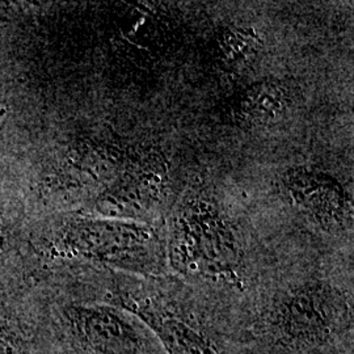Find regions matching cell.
<instances>
[{
	"label": "cell",
	"mask_w": 354,
	"mask_h": 354,
	"mask_svg": "<svg viewBox=\"0 0 354 354\" xmlns=\"http://www.w3.org/2000/svg\"><path fill=\"white\" fill-rule=\"evenodd\" d=\"M256 329L276 353H324L352 332V301L323 279L291 283L261 308Z\"/></svg>",
	"instance_id": "6da1fadb"
},
{
	"label": "cell",
	"mask_w": 354,
	"mask_h": 354,
	"mask_svg": "<svg viewBox=\"0 0 354 354\" xmlns=\"http://www.w3.org/2000/svg\"><path fill=\"white\" fill-rule=\"evenodd\" d=\"M136 311L165 354H231L213 327L176 301L147 294Z\"/></svg>",
	"instance_id": "3957f363"
},
{
	"label": "cell",
	"mask_w": 354,
	"mask_h": 354,
	"mask_svg": "<svg viewBox=\"0 0 354 354\" xmlns=\"http://www.w3.org/2000/svg\"><path fill=\"white\" fill-rule=\"evenodd\" d=\"M167 250L180 276L231 285L241 279L245 251L239 230L214 201L198 194L178 206Z\"/></svg>",
	"instance_id": "7a4b0ae2"
},
{
	"label": "cell",
	"mask_w": 354,
	"mask_h": 354,
	"mask_svg": "<svg viewBox=\"0 0 354 354\" xmlns=\"http://www.w3.org/2000/svg\"><path fill=\"white\" fill-rule=\"evenodd\" d=\"M292 201L328 232L352 228V203L340 183L323 172L295 168L285 178Z\"/></svg>",
	"instance_id": "277c9868"
},
{
	"label": "cell",
	"mask_w": 354,
	"mask_h": 354,
	"mask_svg": "<svg viewBox=\"0 0 354 354\" xmlns=\"http://www.w3.org/2000/svg\"><path fill=\"white\" fill-rule=\"evenodd\" d=\"M288 93L274 83H261L248 89L239 100V115L247 121L266 122L288 106Z\"/></svg>",
	"instance_id": "5b68a950"
}]
</instances>
